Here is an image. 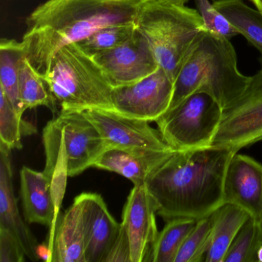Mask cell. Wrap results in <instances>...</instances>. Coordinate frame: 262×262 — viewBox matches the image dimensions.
I'll return each mask as SVG.
<instances>
[{
  "mask_svg": "<svg viewBox=\"0 0 262 262\" xmlns=\"http://www.w3.org/2000/svg\"><path fill=\"white\" fill-rule=\"evenodd\" d=\"M174 151L108 148L96 159L93 167L117 173L131 181L134 185H142L151 171Z\"/></svg>",
  "mask_w": 262,
  "mask_h": 262,
  "instance_id": "cell-18",
  "label": "cell"
},
{
  "mask_svg": "<svg viewBox=\"0 0 262 262\" xmlns=\"http://www.w3.org/2000/svg\"><path fill=\"white\" fill-rule=\"evenodd\" d=\"M262 140V68L240 99L225 108L211 146L239 150Z\"/></svg>",
  "mask_w": 262,
  "mask_h": 262,
  "instance_id": "cell-8",
  "label": "cell"
},
{
  "mask_svg": "<svg viewBox=\"0 0 262 262\" xmlns=\"http://www.w3.org/2000/svg\"><path fill=\"white\" fill-rule=\"evenodd\" d=\"M136 29V23L110 26L101 29L78 43L87 53L93 55L123 43L134 34Z\"/></svg>",
  "mask_w": 262,
  "mask_h": 262,
  "instance_id": "cell-27",
  "label": "cell"
},
{
  "mask_svg": "<svg viewBox=\"0 0 262 262\" xmlns=\"http://www.w3.org/2000/svg\"><path fill=\"white\" fill-rule=\"evenodd\" d=\"M34 132V126L23 119L4 92L0 90V143L11 150L20 149L22 136Z\"/></svg>",
  "mask_w": 262,
  "mask_h": 262,
  "instance_id": "cell-25",
  "label": "cell"
},
{
  "mask_svg": "<svg viewBox=\"0 0 262 262\" xmlns=\"http://www.w3.org/2000/svg\"><path fill=\"white\" fill-rule=\"evenodd\" d=\"M27 257L17 237L0 227V262H23Z\"/></svg>",
  "mask_w": 262,
  "mask_h": 262,
  "instance_id": "cell-29",
  "label": "cell"
},
{
  "mask_svg": "<svg viewBox=\"0 0 262 262\" xmlns=\"http://www.w3.org/2000/svg\"><path fill=\"white\" fill-rule=\"evenodd\" d=\"M261 245V223L250 217L234 237L223 262L257 261V251Z\"/></svg>",
  "mask_w": 262,
  "mask_h": 262,
  "instance_id": "cell-24",
  "label": "cell"
},
{
  "mask_svg": "<svg viewBox=\"0 0 262 262\" xmlns=\"http://www.w3.org/2000/svg\"><path fill=\"white\" fill-rule=\"evenodd\" d=\"M149 1H156V2L167 3V4H176V5L185 6L189 0H140L141 4L149 2Z\"/></svg>",
  "mask_w": 262,
  "mask_h": 262,
  "instance_id": "cell-31",
  "label": "cell"
},
{
  "mask_svg": "<svg viewBox=\"0 0 262 262\" xmlns=\"http://www.w3.org/2000/svg\"><path fill=\"white\" fill-rule=\"evenodd\" d=\"M198 220L178 217L166 221L153 246L150 261L174 262L176 256Z\"/></svg>",
  "mask_w": 262,
  "mask_h": 262,
  "instance_id": "cell-23",
  "label": "cell"
},
{
  "mask_svg": "<svg viewBox=\"0 0 262 262\" xmlns=\"http://www.w3.org/2000/svg\"><path fill=\"white\" fill-rule=\"evenodd\" d=\"M174 84L169 75L159 67L136 83L113 88L114 110L128 117L156 122L171 105Z\"/></svg>",
  "mask_w": 262,
  "mask_h": 262,
  "instance_id": "cell-9",
  "label": "cell"
},
{
  "mask_svg": "<svg viewBox=\"0 0 262 262\" xmlns=\"http://www.w3.org/2000/svg\"><path fill=\"white\" fill-rule=\"evenodd\" d=\"M140 0H47L27 17L22 42L26 56L43 74L62 47L101 29L135 24Z\"/></svg>",
  "mask_w": 262,
  "mask_h": 262,
  "instance_id": "cell-2",
  "label": "cell"
},
{
  "mask_svg": "<svg viewBox=\"0 0 262 262\" xmlns=\"http://www.w3.org/2000/svg\"><path fill=\"white\" fill-rule=\"evenodd\" d=\"M251 81V76H245L237 69V54L231 40L205 31L178 73L169 108L193 93H205L225 110L242 97Z\"/></svg>",
  "mask_w": 262,
  "mask_h": 262,
  "instance_id": "cell-3",
  "label": "cell"
},
{
  "mask_svg": "<svg viewBox=\"0 0 262 262\" xmlns=\"http://www.w3.org/2000/svg\"><path fill=\"white\" fill-rule=\"evenodd\" d=\"M42 139L43 173L50 179L56 207L60 208L68 177L93 167L108 147L94 124L79 112H61L47 124Z\"/></svg>",
  "mask_w": 262,
  "mask_h": 262,
  "instance_id": "cell-4",
  "label": "cell"
},
{
  "mask_svg": "<svg viewBox=\"0 0 262 262\" xmlns=\"http://www.w3.org/2000/svg\"><path fill=\"white\" fill-rule=\"evenodd\" d=\"M223 108L209 95H190L162 115L156 123L167 143L176 151L212 145Z\"/></svg>",
  "mask_w": 262,
  "mask_h": 262,
  "instance_id": "cell-7",
  "label": "cell"
},
{
  "mask_svg": "<svg viewBox=\"0 0 262 262\" xmlns=\"http://www.w3.org/2000/svg\"><path fill=\"white\" fill-rule=\"evenodd\" d=\"M223 204H231L260 221L262 214V165L245 155L235 153L224 181Z\"/></svg>",
  "mask_w": 262,
  "mask_h": 262,
  "instance_id": "cell-14",
  "label": "cell"
},
{
  "mask_svg": "<svg viewBox=\"0 0 262 262\" xmlns=\"http://www.w3.org/2000/svg\"><path fill=\"white\" fill-rule=\"evenodd\" d=\"M136 24L149 42L159 67L174 82L187 55L206 31L197 10L156 1L140 4Z\"/></svg>",
  "mask_w": 262,
  "mask_h": 262,
  "instance_id": "cell-6",
  "label": "cell"
},
{
  "mask_svg": "<svg viewBox=\"0 0 262 262\" xmlns=\"http://www.w3.org/2000/svg\"><path fill=\"white\" fill-rule=\"evenodd\" d=\"M47 257V261L85 262L82 209L77 199L58 217L50 233Z\"/></svg>",
  "mask_w": 262,
  "mask_h": 262,
  "instance_id": "cell-17",
  "label": "cell"
},
{
  "mask_svg": "<svg viewBox=\"0 0 262 262\" xmlns=\"http://www.w3.org/2000/svg\"><path fill=\"white\" fill-rule=\"evenodd\" d=\"M157 206L145 184L134 185L124 207L122 225L129 240L131 262L150 261L157 238Z\"/></svg>",
  "mask_w": 262,
  "mask_h": 262,
  "instance_id": "cell-12",
  "label": "cell"
},
{
  "mask_svg": "<svg viewBox=\"0 0 262 262\" xmlns=\"http://www.w3.org/2000/svg\"><path fill=\"white\" fill-rule=\"evenodd\" d=\"M83 113L99 130L108 148L176 151L167 143L159 130L152 128L148 121L128 117L114 110H91Z\"/></svg>",
  "mask_w": 262,
  "mask_h": 262,
  "instance_id": "cell-10",
  "label": "cell"
},
{
  "mask_svg": "<svg viewBox=\"0 0 262 262\" xmlns=\"http://www.w3.org/2000/svg\"><path fill=\"white\" fill-rule=\"evenodd\" d=\"M214 222V212L196 222L181 247L174 262H200L205 260Z\"/></svg>",
  "mask_w": 262,
  "mask_h": 262,
  "instance_id": "cell-26",
  "label": "cell"
},
{
  "mask_svg": "<svg viewBox=\"0 0 262 262\" xmlns=\"http://www.w3.org/2000/svg\"><path fill=\"white\" fill-rule=\"evenodd\" d=\"M19 89L24 110L47 106L53 113H57L55 102L42 73H39L24 56L19 64Z\"/></svg>",
  "mask_w": 262,
  "mask_h": 262,
  "instance_id": "cell-22",
  "label": "cell"
},
{
  "mask_svg": "<svg viewBox=\"0 0 262 262\" xmlns=\"http://www.w3.org/2000/svg\"><path fill=\"white\" fill-rule=\"evenodd\" d=\"M92 56L113 88L136 83L159 68L149 42L138 28L123 43Z\"/></svg>",
  "mask_w": 262,
  "mask_h": 262,
  "instance_id": "cell-11",
  "label": "cell"
},
{
  "mask_svg": "<svg viewBox=\"0 0 262 262\" xmlns=\"http://www.w3.org/2000/svg\"><path fill=\"white\" fill-rule=\"evenodd\" d=\"M249 1L254 4L257 10L262 13V0H249Z\"/></svg>",
  "mask_w": 262,
  "mask_h": 262,
  "instance_id": "cell-32",
  "label": "cell"
},
{
  "mask_svg": "<svg viewBox=\"0 0 262 262\" xmlns=\"http://www.w3.org/2000/svg\"><path fill=\"white\" fill-rule=\"evenodd\" d=\"M250 217L246 211L231 204H223L217 208L204 261L223 262L234 237Z\"/></svg>",
  "mask_w": 262,
  "mask_h": 262,
  "instance_id": "cell-19",
  "label": "cell"
},
{
  "mask_svg": "<svg viewBox=\"0 0 262 262\" xmlns=\"http://www.w3.org/2000/svg\"><path fill=\"white\" fill-rule=\"evenodd\" d=\"M214 7L234 26L260 54L262 68V13L248 7L243 0H214Z\"/></svg>",
  "mask_w": 262,
  "mask_h": 262,
  "instance_id": "cell-20",
  "label": "cell"
},
{
  "mask_svg": "<svg viewBox=\"0 0 262 262\" xmlns=\"http://www.w3.org/2000/svg\"><path fill=\"white\" fill-rule=\"evenodd\" d=\"M105 262H131V249L128 234L121 223L120 231Z\"/></svg>",
  "mask_w": 262,
  "mask_h": 262,
  "instance_id": "cell-30",
  "label": "cell"
},
{
  "mask_svg": "<svg viewBox=\"0 0 262 262\" xmlns=\"http://www.w3.org/2000/svg\"><path fill=\"white\" fill-rule=\"evenodd\" d=\"M194 3L206 31L228 40L240 35L234 26L209 2V0H194Z\"/></svg>",
  "mask_w": 262,
  "mask_h": 262,
  "instance_id": "cell-28",
  "label": "cell"
},
{
  "mask_svg": "<svg viewBox=\"0 0 262 262\" xmlns=\"http://www.w3.org/2000/svg\"><path fill=\"white\" fill-rule=\"evenodd\" d=\"M11 149L0 143V227L10 230L20 242L26 256L39 260V245L21 217L13 182Z\"/></svg>",
  "mask_w": 262,
  "mask_h": 262,
  "instance_id": "cell-15",
  "label": "cell"
},
{
  "mask_svg": "<svg viewBox=\"0 0 262 262\" xmlns=\"http://www.w3.org/2000/svg\"><path fill=\"white\" fill-rule=\"evenodd\" d=\"M76 199L82 209L85 262H105L121 224L115 220L100 194L85 192Z\"/></svg>",
  "mask_w": 262,
  "mask_h": 262,
  "instance_id": "cell-13",
  "label": "cell"
},
{
  "mask_svg": "<svg viewBox=\"0 0 262 262\" xmlns=\"http://www.w3.org/2000/svg\"><path fill=\"white\" fill-rule=\"evenodd\" d=\"M42 76L61 112L114 110L113 87L93 56L78 42L60 49Z\"/></svg>",
  "mask_w": 262,
  "mask_h": 262,
  "instance_id": "cell-5",
  "label": "cell"
},
{
  "mask_svg": "<svg viewBox=\"0 0 262 262\" xmlns=\"http://www.w3.org/2000/svg\"><path fill=\"white\" fill-rule=\"evenodd\" d=\"M26 56L22 41L2 39L0 42V90H2L18 114L25 110L21 102L19 89V64Z\"/></svg>",
  "mask_w": 262,
  "mask_h": 262,
  "instance_id": "cell-21",
  "label": "cell"
},
{
  "mask_svg": "<svg viewBox=\"0 0 262 262\" xmlns=\"http://www.w3.org/2000/svg\"><path fill=\"white\" fill-rule=\"evenodd\" d=\"M235 151L210 146L174 151L147 176L145 185L165 219L199 220L223 205L224 181Z\"/></svg>",
  "mask_w": 262,
  "mask_h": 262,
  "instance_id": "cell-1",
  "label": "cell"
},
{
  "mask_svg": "<svg viewBox=\"0 0 262 262\" xmlns=\"http://www.w3.org/2000/svg\"><path fill=\"white\" fill-rule=\"evenodd\" d=\"M20 195L26 221L54 229L59 211L56 208L50 179L43 171L24 166L20 171Z\"/></svg>",
  "mask_w": 262,
  "mask_h": 262,
  "instance_id": "cell-16",
  "label": "cell"
},
{
  "mask_svg": "<svg viewBox=\"0 0 262 262\" xmlns=\"http://www.w3.org/2000/svg\"><path fill=\"white\" fill-rule=\"evenodd\" d=\"M260 223H261V225H262V214H261V216H260Z\"/></svg>",
  "mask_w": 262,
  "mask_h": 262,
  "instance_id": "cell-34",
  "label": "cell"
},
{
  "mask_svg": "<svg viewBox=\"0 0 262 262\" xmlns=\"http://www.w3.org/2000/svg\"><path fill=\"white\" fill-rule=\"evenodd\" d=\"M257 261L262 262V245L259 248L258 251H257Z\"/></svg>",
  "mask_w": 262,
  "mask_h": 262,
  "instance_id": "cell-33",
  "label": "cell"
}]
</instances>
